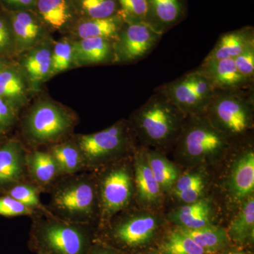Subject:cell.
I'll return each mask as SVG.
<instances>
[{
    "instance_id": "6da1fadb",
    "label": "cell",
    "mask_w": 254,
    "mask_h": 254,
    "mask_svg": "<svg viewBox=\"0 0 254 254\" xmlns=\"http://www.w3.org/2000/svg\"><path fill=\"white\" fill-rule=\"evenodd\" d=\"M75 117L69 110L53 100H38L25 119L23 131L34 145L60 143L72 131Z\"/></svg>"
},
{
    "instance_id": "7a4b0ae2",
    "label": "cell",
    "mask_w": 254,
    "mask_h": 254,
    "mask_svg": "<svg viewBox=\"0 0 254 254\" xmlns=\"http://www.w3.org/2000/svg\"><path fill=\"white\" fill-rule=\"evenodd\" d=\"M33 239L38 253L86 254L89 235L85 224L74 223L48 216L33 227Z\"/></svg>"
},
{
    "instance_id": "3957f363",
    "label": "cell",
    "mask_w": 254,
    "mask_h": 254,
    "mask_svg": "<svg viewBox=\"0 0 254 254\" xmlns=\"http://www.w3.org/2000/svg\"><path fill=\"white\" fill-rule=\"evenodd\" d=\"M50 203L58 218L74 223L86 224L94 214V185L84 175H69L57 184Z\"/></svg>"
},
{
    "instance_id": "277c9868",
    "label": "cell",
    "mask_w": 254,
    "mask_h": 254,
    "mask_svg": "<svg viewBox=\"0 0 254 254\" xmlns=\"http://www.w3.org/2000/svg\"><path fill=\"white\" fill-rule=\"evenodd\" d=\"M182 114L165 95L155 91L136 113L135 124L145 139L160 144L173 138L180 130Z\"/></svg>"
},
{
    "instance_id": "5b68a950",
    "label": "cell",
    "mask_w": 254,
    "mask_h": 254,
    "mask_svg": "<svg viewBox=\"0 0 254 254\" xmlns=\"http://www.w3.org/2000/svg\"><path fill=\"white\" fill-rule=\"evenodd\" d=\"M185 115H198L206 111L216 90L198 68L155 90Z\"/></svg>"
},
{
    "instance_id": "8992f818",
    "label": "cell",
    "mask_w": 254,
    "mask_h": 254,
    "mask_svg": "<svg viewBox=\"0 0 254 254\" xmlns=\"http://www.w3.org/2000/svg\"><path fill=\"white\" fill-rule=\"evenodd\" d=\"M246 96L242 91H216L206 110L215 123L212 125L223 133L247 131L252 123V102Z\"/></svg>"
},
{
    "instance_id": "52a82bcc",
    "label": "cell",
    "mask_w": 254,
    "mask_h": 254,
    "mask_svg": "<svg viewBox=\"0 0 254 254\" xmlns=\"http://www.w3.org/2000/svg\"><path fill=\"white\" fill-rule=\"evenodd\" d=\"M163 34L142 21H127L113 41V63L139 61L152 51Z\"/></svg>"
},
{
    "instance_id": "ba28073f",
    "label": "cell",
    "mask_w": 254,
    "mask_h": 254,
    "mask_svg": "<svg viewBox=\"0 0 254 254\" xmlns=\"http://www.w3.org/2000/svg\"><path fill=\"white\" fill-rule=\"evenodd\" d=\"M127 141L126 124L121 121L103 131L81 135L75 142L81 150L87 167L93 166L120 153L125 148Z\"/></svg>"
},
{
    "instance_id": "9c48e42d",
    "label": "cell",
    "mask_w": 254,
    "mask_h": 254,
    "mask_svg": "<svg viewBox=\"0 0 254 254\" xmlns=\"http://www.w3.org/2000/svg\"><path fill=\"white\" fill-rule=\"evenodd\" d=\"M190 116L192 120L182 136L185 153L190 158H203L221 150L226 142L225 134L210 122L198 119L197 115Z\"/></svg>"
},
{
    "instance_id": "30bf717a",
    "label": "cell",
    "mask_w": 254,
    "mask_h": 254,
    "mask_svg": "<svg viewBox=\"0 0 254 254\" xmlns=\"http://www.w3.org/2000/svg\"><path fill=\"white\" fill-rule=\"evenodd\" d=\"M131 178L125 168L112 169L100 185L102 215L111 217L127 206L131 195Z\"/></svg>"
},
{
    "instance_id": "8fae6325",
    "label": "cell",
    "mask_w": 254,
    "mask_h": 254,
    "mask_svg": "<svg viewBox=\"0 0 254 254\" xmlns=\"http://www.w3.org/2000/svg\"><path fill=\"white\" fill-rule=\"evenodd\" d=\"M9 21L15 55L26 53L48 38L49 31L31 9L11 10Z\"/></svg>"
},
{
    "instance_id": "7c38bea8",
    "label": "cell",
    "mask_w": 254,
    "mask_h": 254,
    "mask_svg": "<svg viewBox=\"0 0 254 254\" xmlns=\"http://www.w3.org/2000/svg\"><path fill=\"white\" fill-rule=\"evenodd\" d=\"M31 10L49 32L68 33L79 19L71 0H36Z\"/></svg>"
},
{
    "instance_id": "4fadbf2b",
    "label": "cell",
    "mask_w": 254,
    "mask_h": 254,
    "mask_svg": "<svg viewBox=\"0 0 254 254\" xmlns=\"http://www.w3.org/2000/svg\"><path fill=\"white\" fill-rule=\"evenodd\" d=\"M26 155L22 144L14 138L0 146V190H9L24 180Z\"/></svg>"
},
{
    "instance_id": "5bb4252c",
    "label": "cell",
    "mask_w": 254,
    "mask_h": 254,
    "mask_svg": "<svg viewBox=\"0 0 254 254\" xmlns=\"http://www.w3.org/2000/svg\"><path fill=\"white\" fill-rule=\"evenodd\" d=\"M198 68L216 91H243L252 86V82L238 71L234 59L203 61Z\"/></svg>"
},
{
    "instance_id": "9a60e30c",
    "label": "cell",
    "mask_w": 254,
    "mask_h": 254,
    "mask_svg": "<svg viewBox=\"0 0 254 254\" xmlns=\"http://www.w3.org/2000/svg\"><path fill=\"white\" fill-rule=\"evenodd\" d=\"M158 220L153 215H142L133 217L119 223L113 230V237L125 247H138L145 245L154 235Z\"/></svg>"
},
{
    "instance_id": "2e32d148",
    "label": "cell",
    "mask_w": 254,
    "mask_h": 254,
    "mask_svg": "<svg viewBox=\"0 0 254 254\" xmlns=\"http://www.w3.org/2000/svg\"><path fill=\"white\" fill-rule=\"evenodd\" d=\"M147 24L161 34L178 24L186 16L185 0H146Z\"/></svg>"
},
{
    "instance_id": "e0dca14e",
    "label": "cell",
    "mask_w": 254,
    "mask_h": 254,
    "mask_svg": "<svg viewBox=\"0 0 254 254\" xmlns=\"http://www.w3.org/2000/svg\"><path fill=\"white\" fill-rule=\"evenodd\" d=\"M125 22L122 12L108 18H79L68 34L73 40L102 38L114 41Z\"/></svg>"
},
{
    "instance_id": "ac0fdd59",
    "label": "cell",
    "mask_w": 254,
    "mask_h": 254,
    "mask_svg": "<svg viewBox=\"0 0 254 254\" xmlns=\"http://www.w3.org/2000/svg\"><path fill=\"white\" fill-rule=\"evenodd\" d=\"M74 66L113 63V40L95 38L73 40Z\"/></svg>"
},
{
    "instance_id": "d6986e66",
    "label": "cell",
    "mask_w": 254,
    "mask_h": 254,
    "mask_svg": "<svg viewBox=\"0 0 254 254\" xmlns=\"http://www.w3.org/2000/svg\"><path fill=\"white\" fill-rule=\"evenodd\" d=\"M254 44L253 27L247 26L227 32L219 38L215 46L203 61L234 59Z\"/></svg>"
},
{
    "instance_id": "ffe728a7",
    "label": "cell",
    "mask_w": 254,
    "mask_h": 254,
    "mask_svg": "<svg viewBox=\"0 0 254 254\" xmlns=\"http://www.w3.org/2000/svg\"><path fill=\"white\" fill-rule=\"evenodd\" d=\"M53 42L49 38L23 53L21 66L30 81L34 85L50 77Z\"/></svg>"
},
{
    "instance_id": "44dd1931",
    "label": "cell",
    "mask_w": 254,
    "mask_h": 254,
    "mask_svg": "<svg viewBox=\"0 0 254 254\" xmlns=\"http://www.w3.org/2000/svg\"><path fill=\"white\" fill-rule=\"evenodd\" d=\"M26 166L27 173L39 187L51 185L62 175L58 164L49 151L33 150L26 153Z\"/></svg>"
},
{
    "instance_id": "7402d4cb",
    "label": "cell",
    "mask_w": 254,
    "mask_h": 254,
    "mask_svg": "<svg viewBox=\"0 0 254 254\" xmlns=\"http://www.w3.org/2000/svg\"><path fill=\"white\" fill-rule=\"evenodd\" d=\"M0 98L16 110L27 101V86L22 71L7 65L0 71Z\"/></svg>"
},
{
    "instance_id": "603a6c76",
    "label": "cell",
    "mask_w": 254,
    "mask_h": 254,
    "mask_svg": "<svg viewBox=\"0 0 254 254\" xmlns=\"http://www.w3.org/2000/svg\"><path fill=\"white\" fill-rule=\"evenodd\" d=\"M232 194L242 199L253 193L254 190V153L249 151L237 160L230 179Z\"/></svg>"
},
{
    "instance_id": "cb8c5ba5",
    "label": "cell",
    "mask_w": 254,
    "mask_h": 254,
    "mask_svg": "<svg viewBox=\"0 0 254 254\" xmlns=\"http://www.w3.org/2000/svg\"><path fill=\"white\" fill-rule=\"evenodd\" d=\"M210 212L208 202L199 199L174 210L170 214V218L183 228H200L210 225Z\"/></svg>"
},
{
    "instance_id": "d4e9b609",
    "label": "cell",
    "mask_w": 254,
    "mask_h": 254,
    "mask_svg": "<svg viewBox=\"0 0 254 254\" xmlns=\"http://www.w3.org/2000/svg\"><path fill=\"white\" fill-rule=\"evenodd\" d=\"M62 175H74L86 167L83 155L76 142H60L50 147Z\"/></svg>"
},
{
    "instance_id": "484cf974",
    "label": "cell",
    "mask_w": 254,
    "mask_h": 254,
    "mask_svg": "<svg viewBox=\"0 0 254 254\" xmlns=\"http://www.w3.org/2000/svg\"><path fill=\"white\" fill-rule=\"evenodd\" d=\"M179 230L194 241L207 254L221 250L226 245L228 239L223 229L211 225L197 229L180 227Z\"/></svg>"
},
{
    "instance_id": "4316f807",
    "label": "cell",
    "mask_w": 254,
    "mask_h": 254,
    "mask_svg": "<svg viewBox=\"0 0 254 254\" xmlns=\"http://www.w3.org/2000/svg\"><path fill=\"white\" fill-rule=\"evenodd\" d=\"M135 171L136 188L141 199L146 202H153L158 199L161 192V187L152 173L146 155H141L138 157Z\"/></svg>"
},
{
    "instance_id": "83f0119b",
    "label": "cell",
    "mask_w": 254,
    "mask_h": 254,
    "mask_svg": "<svg viewBox=\"0 0 254 254\" xmlns=\"http://www.w3.org/2000/svg\"><path fill=\"white\" fill-rule=\"evenodd\" d=\"M78 18L84 19L111 17L121 13L118 0H71Z\"/></svg>"
},
{
    "instance_id": "f1b7e54d",
    "label": "cell",
    "mask_w": 254,
    "mask_h": 254,
    "mask_svg": "<svg viewBox=\"0 0 254 254\" xmlns=\"http://www.w3.org/2000/svg\"><path fill=\"white\" fill-rule=\"evenodd\" d=\"M254 233V199L250 197L242 210L230 223L229 235L232 240L242 243L253 240Z\"/></svg>"
},
{
    "instance_id": "f546056e",
    "label": "cell",
    "mask_w": 254,
    "mask_h": 254,
    "mask_svg": "<svg viewBox=\"0 0 254 254\" xmlns=\"http://www.w3.org/2000/svg\"><path fill=\"white\" fill-rule=\"evenodd\" d=\"M145 155L152 173L160 187L165 190H170L178 179L176 167L158 153H148Z\"/></svg>"
},
{
    "instance_id": "4dcf8cb0",
    "label": "cell",
    "mask_w": 254,
    "mask_h": 254,
    "mask_svg": "<svg viewBox=\"0 0 254 254\" xmlns=\"http://www.w3.org/2000/svg\"><path fill=\"white\" fill-rule=\"evenodd\" d=\"M74 66L73 40L64 37L55 42L52 50V68L50 77L69 69Z\"/></svg>"
},
{
    "instance_id": "1f68e13d",
    "label": "cell",
    "mask_w": 254,
    "mask_h": 254,
    "mask_svg": "<svg viewBox=\"0 0 254 254\" xmlns=\"http://www.w3.org/2000/svg\"><path fill=\"white\" fill-rule=\"evenodd\" d=\"M161 250L164 254H207L194 241L179 230L165 239Z\"/></svg>"
},
{
    "instance_id": "d6a6232c",
    "label": "cell",
    "mask_w": 254,
    "mask_h": 254,
    "mask_svg": "<svg viewBox=\"0 0 254 254\" xmlns=\"http://www.w3.org/2000/svg\"><path fill=\"white\" fill-rule=\"evenodd\" d=\"M6 194L12 197L28 208L33 210L38 209L42 210L48 216H55L40 201L39 190L36 185L26 182H20L6 190Z\"/></svg>"
},
{
    "instance_id": "836d02e7",
    "label": "cell",
    "mask_w": 254,
    "mask_h": 254,
    "mask_svg": "<svg viewBox=\"0 0 254 254\" xmlns=\"http://www.w3.org/2000/svg\"><path fill=\"white\" fill-rule=\"evenodd\" d=\"M121 12L127 21H138L147 23L148 4L146 0H118Z\"/></svg>"
},
{
    "instance_id": "e575fe53",
    "label": "cell",
    "mask_w": 254,
    "mask_h": 254,
    "mask_svg": "<svg viewBox=\"0 0 254 254\" xmlns=\"http://www.w3.org/2000/svg\"><path fill=\"white\" fill-rule=\"evenodd\" d=\"M34 210L25 206L22 203L6 194L0 196V215L5 217L31 215Z\"/></svg>"
},
{
    "instance_id": "d590c367",
    "label": "cell",
    "mask_w": 254,
    "mask_h": 254,
    "mask_svg": "<svg viewBox=\"0 0 254 254\" xmlns=\"http://www.w3.org/2000/svg\"><path fill=\"white\" fill-rule=\"evenodd\" d=\"M235 64L241 74L253 81L254 76V44L245 50L243 53L234 58Z\"/></svg>"
},
{
    "instance_id": "8d00e7d4",
    "label": "cell",
    "mask_w": 254,
    "mask_h": 254,
    "mask_svg": "<svg viewBox=\"0 0 254 254\" xmlns=\"http://www.w3.org/2000/svg\"><path fill=\"white\" fill-rule=\"evenodd\" d=\"M15 54L14 39L9 18L0 15V57Z\"/></svg>"
},
{
    "instance_id": "74e56055",
    "label": "cell",
    "mask_w": 254,
    "mask_h": 254,
    "mask_svg": "<svg viewBox=\"0 0 254 254\" xmlns=\"http://www.w3.org/2000/svg\"><path fill=\"white\" fill-rule=\"evenodd\" d=\"M18 110L0 98V134L9 131L14 125Z\"/></svg>"
},
{
    "instance_id": "f35d334b",
    "label": "cell",
    "mask_w": 254,
    "mask_h": 254,
    "mask_svg": "<svg viewBox=\"0 0 254 254\" xmlns=\"http://www.w3.org/2000/svg\"><path fill=\"white\" fill-rule=\"evenodd\" d=\"M203 189H204V182H202V183L193 185L186 190H182L175 195L179 199L189 204L199 200L200 195L203 193Z\"/></svg>"
},
{
    "instance_id": "ab89813d",
    "label": "cell",
    "mask_w": 254,
    "mask_h": 254,
    "mask_svg": "<svg viewBox=\"0 0 254 254\" xmlns=\"http://www.w3.org/2000/svg\"><path fill=\"white\" fill-rule=\"evenodd\" d=\"M203 182V177L198 174H187L177 179L175 184V193H180L190 187Z\"/></svg>"
},
{
    "instance_id": "60d3db41",
    "label": "cell",
    "mask_w": 254,
    "mask_h": 254,
    "mask_svg": "<svg viewBox=\"0 0 254 254\" xmlns=\"http://www.w3.org/2000/svg\"><path fill=\"white\" fill-rule=\"evenodd\" d=\"M5 2L13 8V10L32 9L36 0H4Z\"/></svg>"
},
{
    "instance_id": "b9f144b4",
    "label": "cell",
    "mask_w": 254,
    "mask_h": 254,
    "mask_svg": "<svg viewBox=\"0 0 254 254\" xmlns=\"http://www.w3.org/2000/svg\"><path fill=\"white\" fill-rule=\"evenodd\" d=\"M86 254H121V253L110 247L96 245L91 249H88Z\"/></svg>"
},
{
    "instance_id": "7bdbcfd3",
    "label": "cell",
    "mask_w": 254,
    "mask_h": 254,
    "mask_svg": "<svg viewBox=\"0 0 254 254\" xmlns=\"http://www.w3.org/2000/svg\"><path fill=\"white\" fill-rule=\"evenodd\" d=\"M7 65V64L6 63V60H5L4 58L0 57V71H1L4 67H6Z\"/></svg>"
},
{
    "instance_id": "ee69618b",
    "label": "cell",
    "mask_w": 254,
    "mask_h": 254,
    "mask_svg": "<svg viewBox=\"0 0 254 254\" xmlns=\"http://www.w3.org/2000/svg\"><path fill=\"white\" fill-rule=\"evenodd\" d=\"M227 254H247L245 253V252H229Z\"/></svg>"
},
{
    "instance_id": "f6af8a7d",
    "label": "cell",
    "mask_w": 254,
    "mask_h": 254,
    "mask_svg": "<svg viewBox=\"0 0 254 254\" xmlns=\"http://www.w3.org/2000/svg\"><path fill=\"white\" fill-rule=\"evenodd\" d=\"M38 254H44L38 253Z\"/></svg>"
},
{
    "instance_id": "bcb514c9",
    "label": "cell",
    "mask_w": 254,
    "mask_h": 254,
    "mask_svg": "<svg viewBox=\"0 0 254 254\" xmlns=\"http://www.w3.org/2000/svg\"></svg>"
}]
</instances>
